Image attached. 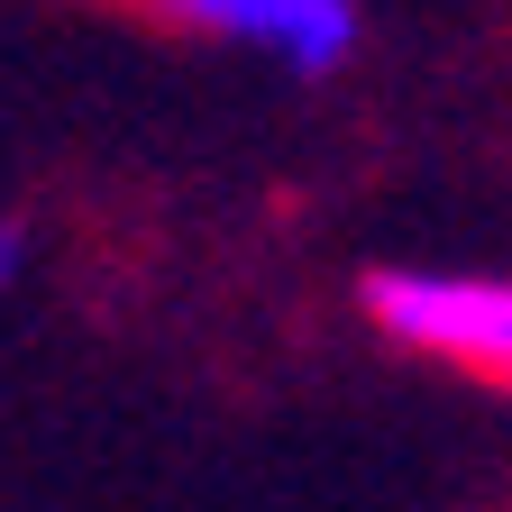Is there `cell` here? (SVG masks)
<instances>
[{
    "instance_id": "1",
    "label": "cell",
    "mask_w": 512,
    "mask_h": 512,
    "mask_svg": "<svg viewBox=\"0 0 512 512\" xmlns=\"http://www.w3.org/2000/svg\"><path fill=\"white\" fill-rule=\"evenodd\" d=\"M366 311L403 348H430L448 366H476V375L512 366V293L494 275H375Z\"/></svg>"
},
{
    "instance_id": "2",
    "label": "cell",
    "mask_w": 512,
    "mask_h": 512,
    "mask_svg": "<svg viewBox=\"0 0 512 512\" xmlns=\"http://www.w3.org/2000/svg\"><path fill=\"white\" fill-rule=\"evenodd\" d=\"M165 10L192 19V28L247 37V46L302 64V74H330V64H348V46H357V10L348 0H165Z\"/></svg>"
},
{
    "instance_id": "3",
    "label": "cell",
    "mask_w": 512,
    "mask_h": 512,
    "mask_svg": "<svg viewBox=\"0 0 512 512\" xmlns=\"http://www.w3.org/2000/svg\"><path fill=\"white\" fill-rule=\"evenodd\" d=\"M10 275H19V229H0V293H10Z\"/></svg>"
}]
</instances>
